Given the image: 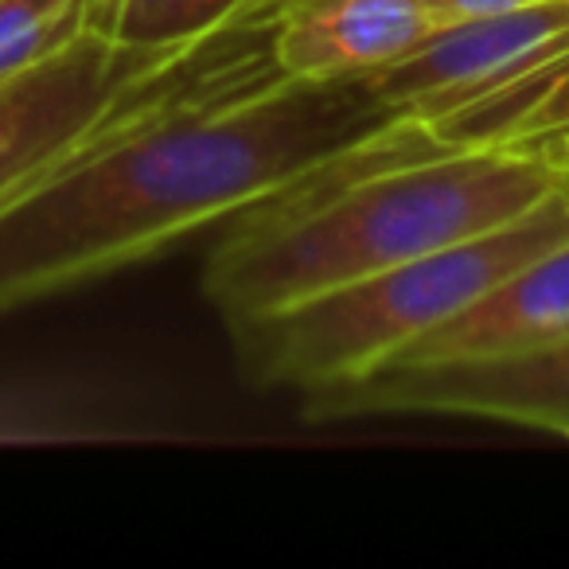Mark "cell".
Segmentation results:
<instances>
[{"label": "cell", "instance_id": "cell-11", "mask_svg": "<svg viewBox=\"0 0 569 569\" xmlns=\"http://www.w3.org/2000/svg\"><path fill=\"white\" fill-rule=\"evenodd\" d=\"M561 137H569V56L561 59V71L553 74L550 87L530 102V110L507 129V137L499 144L538 149V144L561 141Z\"/></svg>", "mask_w": 569, "mask_h": 569}, {"label": "cell", "instance_id": "cell-6", "mask_svg": "<svg viewBox=\"0 0 569 569\" xmlns=\"http://www.w3.org/2000/svg\"><path fill=\"white\" fill-rule=\"evenodd\" d=\"M309 421L363 413H457L569 441V336L542 351L488 363H387L363 379L301 395Z\"/></svg>", "mask_w": 569, "mask_h": 569}, {"label": "cell", "instance_id": "cell-7", "mask_svg": "<svg viewBox=\"0 0 569 569\" xmlns=\"http://www.w3.org/2000/svg\"><path fill=\"white\" fill-rule=\"evenodd\" d=\"M281 74L301 82L367 79L410 56L441 28L429 0H261Z\"/></svg>", "mask_w": 569, "mask_h": 569}, {"label": "cell", "instance_id": "cell-5", "mask_svg": "<svg viewBox=\"0 0 569 569\" xmlns=\"http://www.w3.org/2000/svg\"><path fill=\"white\" fill-rule=\"evenodd\" d=\"M566 56L569 0H538L527 9L437 28L410 56L367 74V82L382 102L421 126L483 98H507L527 113Z\"/></svg>", "mask_w": 569, "mask_h": 569}, {"label": "cell", "instance_id": "cell-10", "mask_svg": "<svg viewBox=\"0 0 569 569\" xmlns=\"http://www.w3.org/2000/svg\"><path fill=\"white\" fill-rule=\"evenodd\" d=\"M82 32L87 0H0V79L56 56Z\"/></svg>", "mask_w": 569, "mask_h": 569}, {"label": "cell", "instance_id": "cell-8", "mask_svg": "<svg viewBox=\"0 0 569 569\" xmlns=\"http://www.w3.org/2000/svg\"><path fill=\"white\" fill-rule=\"evenodd\" d=\"M569 336V242L511 269L503 281L426 332L395 363H488L542 351Z\"/></svg>", "mask_w": 569, "mask_h": 569}, {"label": "cell", "instance_id": "cell-1", "mask_svg": "<svg viewBox=\"0 0 569 569\" xmlns=\"http://www.w3.org/2000/svg\"><path fill=\"white\" fill-rule=\"evenodd\" d=\"M398 121L410 118L367 79L281 74L269 28L250 17L242 40L176 102L0 207V312L141 266Z\"/></svg>", "mask_w": 569, "mask_h": 569}, {"label": "cell", "instance_id": "cell-9", "mask_svg": "<svg viewBox=\"0 0 569 569\" xmlns=\"http://www.w3.org/2000/svg\"><path fill=\"white\" fill-rule=\"evenodd\" d=\"M261 0H87V32L129 48H180L250 20Z\"/></svg>", "mask_w": 569, "mask_h": 569}, {"label": "cell", "instance_id": "cell-2", "mask_svg": "<svg viewBox=\"0 0 569 569\" xmlns=\"http://www.w3.org/2000/svg\"><path fill=\"white\" fill-rule=\"evenodd\" d=\"M558 191L546 149H445L398 121L266 203L234 214L203 266L222 325L499 230Z\"/></svg>", "mask_w": 569, "mask_h": 569}, {"label": "cell", "instance_id": "cell-12", "mask_svg": "<svg viewBox=\"0 0 569 569\" xmlns=\"http://www.w3.org/2000/svg\"><path fill=\"white\" fill-rule=\"evenodd\" d=\"M429 4H433L437 20H441V28H445V24H460V20L527 9V4H538V0H429Z\"/></svg>", "mask_w": 569, "mask_h": 569}, {"label": "cell", "instance_id": "cell-4", "mask_svg": "<svg viewBox=\"0 0 569 569\" xmlns=\"http://www.w3.org/2000/svg\"><path fill=\"white\" fill-rule=\"evenodd\" d=\"M246 24L180 48H129L82 32L56 56L0 79V207L176 102L242 40Z\"/></svg>", "mask_w": 569, "mask_h": 569}, {"label": "cell", "instance_id": "cell-13", "mask_svg": "<svg viewBox=\"0 0 569 569\" xmlns=\"http://www.w3.org/2000/svg\"><path fill=\"white\" fill-rule=\"evenodd\" d=\"M538 149H546V157H550L553 180H558V196L566 199V207H569V137L550 141V144H538Z\"/></svg>", "mask_w": 569, "mask_h": 569}, {"label": "cell", "instance_id": "cell-3", "mask_svg": "<svg viewBox=\"0 0 569 569\" xmlns=\"http://www.w3.org/2000/svg\"><path fill=\"white\" fill-rule=\"evenodd\" d=\"M561 242H569V207L553 191L527 214L480 238L421 253L261 317L230 320L238 371L258 390L293 395L363 379L395 363L410 343L503 281L511 269Z\"/></svg>", "mask_w": 569, "mask_h": 569}]
</instances>
